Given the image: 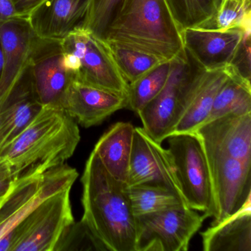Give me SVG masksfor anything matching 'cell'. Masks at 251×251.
I'll use <instances>...</instances> for the list:
<instances>
[{
  "label": "cell",
  "mask_w": 251,
  "mask_h": 251,
  "mask_svg": "<svg viewBox=\"0 0 251 251\" xmlns=\"http://www.w3.org/2000/svg\"><path fill=\"white\" fill-rule=\"evenodd\" d=\"M195 133L205 151L251 164V113L219 117L202 124Z\"/></svg>",
  "instance_id": "15"
},
{
  "label": "cell",
  "mask_w": 251,
  "mask_h": 251,
  "mask_svg": "<svg viewBox=\"0 0 251 251\" xmlns=\"http://www.w3.org/2000/svg\"><path fill=\"white\" fill-rule=\"evenodd\" d=\"M80 140L77 123L56 105H44L27 127L0 154L14 178L43 174L71 158Z\"/></svg>",
  "instance_id": "2"
},
{
  "label": "cell",
  "mask_w": 251,
  "mask_h": 251,
  "mask_svg": "<svg viewBox=\"0 0 251 251\" xmlns=\"http://www.w3.org/2000/svg\"><path fill=\"white\" fill-rule=\"evenodd\" d=\"M180 32L187 28H214L225 0H165Z\"/></svg>",
  "instance_id": "23"
},
{
  "label": "cell",
  "mask_w": 251,
  "mask_h": 251,
  "mask_svg": "<svg viewBox=\"0 0 251 251\" xmlns=\"http://www.w3.org/2000/svg\"><path fill=\"white\" fill-rule=\"evenodd\" d=\"M126 185L164 188L185 202L168 150L153 140L142 127L134 129Z\"/></svg>",
  "instance_id": "11"
},
{
  "label": "cell",
  "mask_w": 251,
  "mask_h": 251,
  "mask_svg": "<svg viewBox=\"0 0 251 251\" xmlns=\"http://www.w3.org/2000/svg\"><path fill=\"white\" fill-rule=\"evenodd\" d=\"M30 67L0 104V154L27 127L42 108Z\"/></svg>",
  "instance_id": "18"
},
{
  "label": "cell",
  "mask_w": 251,
  "mask_h": 251,
  "mask_svg": "<svg viewBox=\"0 0 251 251\" xmlns=\"http://www.w3.org/2000/svg\"><path fill=\"white\" fill-rule=\"evenodd\" d=\"M104 40L171 61L184 50L165 0H123Z\"/></svg>",
  "instance_id": "3"
},
{
  "label": "cell",
  "mask_w": 251,
  "mask_h": 251,
  "mask_svg": "<svg viewBox=\"0 0 251 251\" xmlns=\"http://www.w3.org/2000/svg\"><path fill=\"white\" fill-rule=\"evenodd\" d=\"M214 28L251 32V0H225L214 21Z\"/></svg>",
  "instance_id": "27"
},
{
  "label": "cell",
  "mask_w": 251,
  "mask_h": 251,
  "mask_svg": "<svg viewBox=\"0 0 251 251\" xmlns=\"http://www.w3.org/2000/svg\"><path fill=\"white\" fill-rule=\"evenodd\" d=\"M168 151L186 205L214 217V197L211 173L203 145L195 133L169 136Z\"/></svg>",
  "instance_id": "6"
},
{
  "label": "cell",
  "mask_w": 251,
  "mask_h": 251,
  "mask_svg": "<svg viewBox=\"0 0 251 251\" xmlns=\"http://www.w3.org/2000/svg\"><path fill=\"white\" fill-rule=\"evenodd\" d=\"M63 53L59 41L39 39L30 65L33 87L39 102L56 105L75 77L63 65Z\"/></svg>",
  "instance_id": "16"
},
{
  "label": "cell",
  "mask_w": 251,
  "mask_h": 251,
  "mask_svg": "<svg viewBox=\"0 0 251 251\" xmlns=\"http://www.w3.org/2000/svg\"><path fill=\"white\" fill-rule=\"evenodd\" d=\"M2 67H3V49H2V41L0 38V77L2 75Z\"/></svg>",
  "instance_id": "34"
},
{
  "label": "cell",
  "mask_w": 251,
  "mask_h": 251,
  "mask_svg": "<svg viewBox=\"0 0 251 251\" xmlns=\"http://www.w3.org/2000/svg\"><path fill=\"white\" fill-rule=\"evenodd\" d=\"M114 63L127 84L133 83L144 75L165 61L159 58L115 44L108 43Z\"/></svg>",
  "instance_id": "26"
},
{
  "label": "cell",
  "mask_w": 251,
  "mask_h": 251,
  "mask_svg": "<svg viewBox=\"0 0 251 251\" xmlns=\"http://www.w3.org/2000/svg\"><path fill=\"white\" fill-rule=\"evenodd\" d=\"M206 218L185 205L135 216V251H186Z\"/></svg>",
  "instance_id": "8"
},
{
  "label": "cell",
  "mask_w": 251,
  "mask_h": 251,
  "mask_svg": "<svg viewBox=\"0 0 251 251\" xmlns=\"http://www.w3.org/2000/svg\"><path fill=\"white\" fill-rule=\"evenodd\" d=\"M23 18L16 9L13 0H0V23Z\"/></svg>",
  "instance_id": "32"
},
{
  "label": "cell",
  "mask_w": 251,
  "mask_h": 251,
  "mask_svg": "<svg viewBox=\"0 0 251 251\" xmlns=\"http://www.w3.org/2000/svg\"><path fill=\"white\" fill-rule=\"evenodd\" d=\"M214 197L217 224L251 202V164L205 151Z\"/></svg>",
  "instance_id": "10"
},
{
  "label": "cell",
  "mask_w": 251,
  "mask_h": 251,
  "mask_svg": "<svg viewBox=\"0 0 251 251\" xmlns=\"http://www.w3.org/2000/svg\"><path fill=\"white\" fill-rule=\"evenodd\" d=\"M170 70L171 61H165L130 83L126 95V108L136 113L140 111L160 93L168 79Z\"/></svg>",
  "instance_id": "24"
},
{
  "label": "cell",
  "mask_w": 251,
  "mask_h": 251,
  "mask_svg": "<svg viewBox=\"0 0 251 251\" xmlns=\"http://www.w3.org/2000/svg\"><path fill=\"white\" fill-rule=\"evenodd\" d=\"M135 127L131 123L113 125L98 140L93 151L107 171L126 183Z\"/></svg>",
  "instance_id": "20"
},
{
  "label": "cell",
  "mask_w": 251,
  "mask_h": 251,
  "mask_svg": "<svg viewBox=\"0 0 251 251\" xmlns=\"http://www.w3.org/2000/svg\"><path fill=\"white\" fill-rule=\"evenodd\" d=\"M91 0H46L27 20L41 40L61 41L83 27Z\"/></svg>",
  "instance_id": "17"
},
{
  "label": "cell",
  "mask_w": 251,
  "mask_h": 251,
  "mask_svg": "<svg viewBox=\"0 0 251 251\" xmlns=\"http://www.w3.org/2000/svg\"><path fill=\"white\" fill-rule=\"evenodd\" d=\"M14 177L12 169L7 160L0 158V179Z\"/></svg>",
  "instance_id": "33"
},
{
  "label": "cell",
  "mask_w": 251,
  "mask_h": 251,
  "mask_svg": "<svg viewBox=\"0 0 251 251\" xmlns=\"http://www.w3.org/2000/svg\"><path fill=\"white\" fill-rule=\"evenodd\" d=\"M227 67L210 71L201 69L193 96L176 126L173 134L195 133L198 127L205 123L216 95L228 76Z\"/></svg>",
  "instance_id": "21"
},
{
  "label": "cell",
  "mask_w": 251,
  "mask_h": 251,
  "mask_svg": "<svg viewBox=\"0 0 251 251\" xmlns=\"http://www.w3.org/2000/svg\"><path fill=\"white\" fill-rule=\"evenodd\" d=\"M70 191L64 189L42 202L0 239V251H55L75 223Z\"/></svg>",
  "instance_id": "5"
},
{
  "label": "cell",
  "mask_w": 251,
  "mask_h": 251,
  "mask_svg": "<svg viewBox=\"0 0 251 251\" xmlns=\"http://www.w3.org/2000/svg\"><path fill=\"white\" fill-rule=\"evenodd\" d=\"M81 182V220L108 251H135V216L126 183L107 171L94 151L86 161Z\"/></svg>",
  "instance_id": "1"
},
{
  "label": "cell",
  "mask_w": 251,
  "mask_h": 251,
  "mask_svg": "<svg viewBox=\"0 0 251 251\" xmlns=\"http://www.w3.org/2000/svg\"><path fill=\"white\" fill-rule=\"evenodd\" d=\"M59 42L62 51L77 58L76 79L94 87L127 95L128 84L119 72L105 40L80 27Z\"/></svg>",
  "instance_id": "9"
},
{
  "label": "cell",
  "mask_w": 251,
  "mask_h": 251,
  "mask_svg": "<svg viewBox=\"0 0 251 251\" xmlns=\"http://www.w3.org/2000/svg\"><path fill=\"white\" fill-rule=\"evenodd\" d=\"M45 1L46 0H13L17 12L23 18H28L29 16Z\"/></svg>",
  "instance_id": "31"
},
{
  "label": "cell",
  "mask_w": 251,
  "mask_h": 251,
  "mask_svg": "<svg viewBox=\"0 0 251 251\" xmlns=\"http://www.w3.org/2000/svg\"><path fill=\"white\" fill-rule=\"evenodd\" d=\"M126 105L125 95L94 87L75 77L60 102L66 114L86 128L100 124Z\"/></svg>",
  "instance_id": "14"
},
{
  "label": "cell",
  "mask_w": 251,
  "mask_h": 251,
  "mask_svg": "<svg viewBox=\"0 0 251 251\" xmlns=\"http://www.w3.org/2000/svg\"><path fill=\"white\" fill-rule=\"evenodd\" d=\"M251 32H245L231 66L244 78L251 81Z\"/></svg>",
  "instance_id": "30"
},
{
  "label": "cell",
  "mask_w": 251,
  "mask_h": 251,
  "mask_svg": "<svg viewBox=\"0 0 251 251\" xmlns=\"http://www.w3.org/2000/svg\"><path fill=\"white\" fill-rule=\"evenodd\" d=\"M123 0H91L83 28L103 39Z\"/></svg>",
  "instance_id": "29"
},
{
  "label": "cell",
  "mask_w": 251,
  "mask_h": 251,
  "mask_svg": "<svg viewBox=\"0 0 251 251\" xmlns=\"http://www.w3.org/2000/svg\"><path fill=\"white\" fill-rule=\"evenodd\" d=\"M201 236L205 251H251V202Z\"/></svg>",
  "instance_id": "19"
},
{
  "label": "cell",
  "mask_w": 251,
  "mask_h": 251,
  "mask_svg": "<svg viewBox=\"0 0 251 251\" xmlns=\"http://www.w3.org/2000/svg\"><path fill=\"white\" fill-rule=\"evenodd\" d=\"M201 69L183 50L171 61L168 79L160 93L137 113L147 133L155 142L174 133L196 89Z\"/></svg>",
  "instance_id": "4"
},
{
  "label": "cell",
  "mask_w": 251,
  "mask_h": 251,
  "mask_svg": "<svg viewBox=\"0 0 251 251\" xmlns=\"http://www.w3.org/2000/svg\"><path fill=\"white\" fill-rule=\"evenodd\" d=\"M228 76L219 89L205 123L229 114L251 113V84L231 66L227 67Z\"/></svg>",
  "instance_id": "22"
},
{
  "label": "cell",
  "mask_w": 251,
  "mask_h": 251,
  "mask_svg": "<svg viewBox=\"0 0 251 251\" xmlns=\"http://www.w3.org/2000/svg\"><path fill=\"white\" fill-rule=\"evenodd\" d=\"M3 67L0 77V104L23 78L31 65L39 38L27 18L0 23Z\"/></svg>",
  "instance_id": "12"
},
{
  "label": "cell",
  "mask_w": 251,
  "mask_h": 251,
  "mask_svg": "<svg viewBox=\"0 0 251 251\" xmlns=\"http://www.w3.org/2000/svg\"><path fill=\"white\" fill-rule=\"evenodd\" d=\"M77 177L75 169L64 164L43 174L14 178L11 189L0 201V239L45 200L72 188Z\"/></svg>",
  "instance_id": "7"
},
{
  "label": "cell",
  "mask_w": 251,
  "mask_h": 251,
  "mask_svg": "<svg viewBox=\"0 0 251 251\" xmlns=\"http://www.w3.org/2000/svg\"><path fill=\"white\" fill-rule=\"evenodd\" d=\"M58 251H108V250L81 220L79 223H73L64 233L55 250Z\"/></svg>",
  "instance_id": "28"
},
{
  "label": "cell",
  "mask_w": 251,
  "mask_h": 251,
  "mask_svg": "<svg viewBox=\"0 0 251 251\" xmlns=\"http://www.w3.org/2000/svg\"><path fill=\"white\" fill-rule=\"evenodd\" d=\"M245 33L239 28H187L181 36L189 58L199 68L210 71L230 65Z\"/></svg>",
  "instance_id": "13"
},
{
  "label": "cell",
  "mask_w": 251,
  "mask_h": 251,
  "mask_svg": "<svg viewBox=\"0 0 251 251\" xmlns=\"http://www.w3.org/2000/svg\"><path fill=\"white\" fill-rule=\"evenodd\" d=\"M0 201H1V200H0Z\"/></svg>",
  "instance_id": "35"
},
{
  "label": "cell",
  "mask_w": 251,
  "mask_h": 251,
  "mask_svg": "<svg viewBox=\"0 0 251 251\" xmlns=\"http://www.w3.org/2000/svg\"><path fill=\"white\" fill-rule=\"evenodd\" d=\"M127 194L134 216L149 214L176 205H187L173 192L158 186H127Z\"/></svg>",
  "instance_id": "25"
}]
</instances>
